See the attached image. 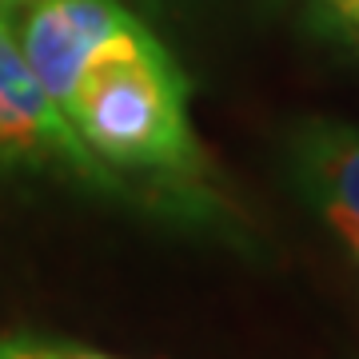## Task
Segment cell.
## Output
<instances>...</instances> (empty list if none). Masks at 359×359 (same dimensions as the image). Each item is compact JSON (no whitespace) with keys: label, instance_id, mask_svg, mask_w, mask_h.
Wrapping results in <instances>:
<instances>
[{"label":"cell","instance_id":"obj_7","mask_svg":"<svg viewBox=\"0 0 359 359\" xmlns=\"http://www.w3.org/2000/svg\"><path fill=\"white\" fill-rule=\"evenodd\" d=\"M25 4H28V0H0V16L8 20V16H16L20 8H25Z\"/></svg>","mask_w":359,"mask_h":359},{"label":"cell","instance_id":"obj_6","mask_svg":"<svg viewBox=\"0 0 359 359\" xmlns=\"http://www.w3.org/2000/svg\"><path fill=\"white\" fill-rule=\"evenodd\" d=\"M332 8H335V13H339V16L347 20V25H351V28L359 32V0H332Z\"/></svg>","mask_w":359,"mask_h":359},{"label":"cell","instance_id":"obj_4","mask_svg":"<svg viewBox=\"0 0 359 359\" xmlns=\"http://www.w3.org/2000/svg\"><path fill=\"white\" fill-rule=\"evenodd\" d=\"M295 176L320 216L359 256V128L311 124L295 140Z\"/></svg>","mask_w":359,"mask_h":359},{"label":"cell","instance_id":"obj_1","mask_svg":"<svg viewBox=\"0 0 359 359\" xmlns=\"http://www.w3.org/2000/svg\"><path fill=\"white\" fill-rule=\"evenodd\" d=\"M65 116L104 168L164 184H188L204 168L188 120V80L144 25L92 52Z\"/></svg>","mask_w":359,"mask_h":359},{"label":"cell","instance_id":"obj_3","mask_svg":"<svg viewBox=\"0 0 359 359\" xmlns=\"http://www.w3.org/2000/svg\"><path fill=\"white\" fill-rule=\"evenodd\" d=\"M20 13V52L60 108L92 52L140 28V20L116 0H28Z\"/></svg>","mask_w":359,"mask_h":359},{"label":"cell","instance_id":"obj_2","mask_svg":"<svg viewBox=\"0 0 359 359\" xmlns=\"http://www.w3.org/2000/svg\"><path fill=\"white\" fill-rule=\"evenodd\" d=\"M0 156L56 160L100 188H120L112 168H104L88 152V144L76 136L65 108L36 80L4 16H0Z\"/></svg>","mask_w":359,"mask_h":359},{"label":"cell","instance_id":"obj_5","mask_svg":"<svg viewBox=\"0 0 359 359\" xmlns=\"http://www.w3.org/2000/svg\"><path fill=\"white\" fill-rule=\"evenodd\" d=\"M0 359H112L100 351H84L72 344H52L32 335H0Z\"/></svg>","mask_w":359,"mask_h":359}]
</instances>
